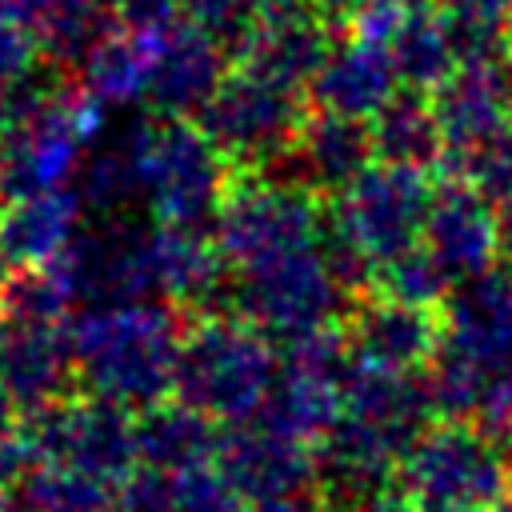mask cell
<instances>
[{"instance_id": "6da1fadb", "label": "cell", "mask_w": 512, "mask_h": 512, "mask_svg": "<svg viewBox=\"0 0 512 512\" xmlns=\"http://www.w3.org/2000/svg\"><path fill=\"white\" fill-rule=\"evenodd\" d=\"M184 312L164 300H100L80 304L68 320L76 388L144 412L172 396Z\"/></svg>"}, {"instance_id": "7a4b0ae2", "label": "cell", "mask_w": 512, "mask_h": 512, "mask_svg": "<svg viewBox=\"0 0 512 512\" xmlns=\"http://www.w3.org/2000/svg\"><path fill=\"white\" fill-rule=\"evenodd\" d=\"M280 376L276 344L236 312L196 316L184 328L172 396L216 420L252 424Z\"/></svg>"}, {"instance_id": "3957f363", "label": "cell", "mask_w": 512, "mask_h": 512, "mask_svg": "<svg viewBox=\"0 0 512 512\" xmlns=\"http://www.w3.org/2000/svg\"><path fill=\"white\" fill-rule=\"evenodd\" d=\"M136 184L156 224L212 228L216 208L232 188V160L212 144L200 120L152 116L124 132Z\"/></svg>"}, {"instance_id": "277c9868", "label": "cell", "mask_w": 512, "mask_h": 512, "mask_svg": "<svg viewBox=\"0 0 512 512\" xmlns=\"http://www.w3.org/2000/svg\"><path fill=\"white\" fill-rule=\"evenodd\" d=\"M104 132L108 108L60 72L24 128L0 144V204L72 188Z\"/></svg>"}, {"instance_id": "5b68a950", "label": "cell", "mask_w": 512, "mask_h": 512, "mask_svg": "<svg viewBox=\"0 0 512 512\" xmlns=\"http://www.w3.org/2000/svg\"><path fill=\"white\" fill-rule=\"evenodd\" d=\"M356 300L360 296H352L340 284V276L324 252V240H320V244L280 256L272 264L232 272L228 312L256 324L272 344L288 348L316 332L344 328Z\"/></svg>"}, {"instance_id": "8992f818", "label": "cell", "mask_w": 512, "mask_h": 512, "mask_svg": "<svg viewBox=\"0 0 512 512\" xmlns=\"http://www.w3.org/2000/svg\"><path fill=\"white\" fill-rule=\"evenodd\" d=\"M324 224L328 204L316 192L276 172H236L212 216V240L232 272H248L320 244Z\"/></svg>"}, {"instance_id": "52a82bcc", "label": "cell", "mask_w": 512, "mask_h": 512, "mask_svg": "<svg viewBox=\"0 0 512 512\" xmlns=\"http://www.w3.org/2000/svg\"><path fill=\"white\" fill-rule=\"evenodd\" d=\"M396 488L420 512H496L512 488V464L472 420H440L404 452Z\"/></svg>"}, {"instance_id": "ba28073f", "label": "cell", "mask_w": 512, "mask_h": 512, "mask_svg": "<svg viewBox=\"0 0 512 512\" xmlns=\"http://www.w3.org/2000/svg\"><path fill=\"white\" fill-rule=\"evenodd\" d=\"M436 184L428 168L372 160L344 192L328 204V232L372 264V276L384 260L408 252L424 236Z\"/></svg>"}, {"instance_id": "9c48e42d", "label": "cell", "mask_w": 512, "mask_h": 512, "mask_svg": "<svg viewBox=\"0 0 512 512\" xmlns=\"http://www.w3.org/2000/svg\"><path fill=\"white\" fill-rule=\"evenodd\" d=\"M304 116V92L236 64L196 120L236 172H264L284 160Z\"/></svg>"}, {"instance_id": "30bf717a", "label": "cell", "mask_w": 512, "mask_h": 512, "mask_svg": "<svg viewBox=\"0 0 512 512\" xmlns=\"http://www.w3.org/2000/svg\"><path fill=\"white\" fill-rule=\"evenodd\" d=\"M348 368H352V348L344 340V328H328L288 344L280 356V376L252 424L316 448L344 412Z\"/></svg>"}, {"instance_id": "8fae6325", "label": "cell", "mask_w": 512, "mask_h": 512, "mask_svg": "<svg viewBox=\"0 0 512 512\" xmlns=\"http://www.w3.org/2000/svg\"><path fill=\"white\" fill-rule=\"evenodd\" d=\"M20 428L36 452V460L80 468L104 484H120L140 468L136 456V412L76 392L60 404L20 416Z\"/></svg>"}, {"instance_id": "7c38bea8", "label": "cell", "mask_w": 512, "mask_h": 512, "mask_svg": "<svg viewBox=\"0 0 512 512\" xmlns=\"http://www.w3.org/2000/svg\"><path fill=\"white\" fill-rule=\"evenodd\" d=\"M132 288L144 300H164L180 312H228L232 268L220 256L212 228L148 224L132 232Z\"/></svg>"}, {"instance_id": "4fadbf2b", "label": "cell", "mask_w": 512, "mask_h": 512, "mask_svg": "<svg viewBox=\"0 0 512 512\" xmlns=\"http://www.w3.org/2000/svg\"><path fill=\"white\" fill-rule=\"evenodd\" d=\"M440 352L480 376L512 368V272L488 268L448 292L440 304Z\"/></svg>"}, {"instance_id": "5bb4252c", "label": "cell", "mask_w": 512, "mask_h": 512, "mask_svg": "<svg viewBox=\"0 0 512 512\" xmlns=\"http://www.w3.org/2000/svg\"><path fill=\"white\" fill-rule=\"evenodd\" d=\"M420 244L440 264L448 284H464L500 264V208L468 180L448 176L436 184Z\"/></svg>"}, {"instance_id": "9a60e30c", "label": "cell", "mask_w": 512, "mask_h": 512, "mask_svg": "<svg viewBox=\"0 0 512 512\" xmlns=\"http://www.w3.org/2000/svg\"><path fill=\"white\" fill-rule=\"evenodd\" d=\"M432 112L444 136V164L460 160L488 136L512 124V56L460 60V68L432 92Z\"/></svg>"}, {"instance_id": "2e32d148", "label": "cell", "mask_w": 512, "mask_h": 512, "mask_svg": "<svg viewBox=\"0 0 512 512\" xmlns=\"http://www.w3.org/2000/svg\"><path fill=\"white\" fill-rule=\"evenodd\" d=\"M352 356L368 368L420 376L440 348V308H416L368 292L344 320Z\"/></svg>"}, {"instance_id": "e0dca14e", "label": "cell", "mask_w": 512, "mask_h": 512, "mask_svg": "<svg viewBox=\"0 0 512 512\" xmlns=\"http://www.w3.org/2000/svg\"><path fill=\"white\" fill-rule=\"evenodd\" d=\"M212 456L244 500H284L316 488V452L260 424L220 428Z\"/></svg>"}, {"instance_id": "ac0fdd59", "label": "cell", "mask_w": 512, "mask_h": 512, "mask_svg": "<svg viewBox=\"0 0 512 512\" xmlns=\"http://www.w3.org/2000/svg\"><path fill=\"white\" fill-rule=\"evenodd\" d=\"M0 384L16 400L20 416L76 396V364L68 324L4 320L0 328Z\"/></svg>"}, {"instance_id": "d6986e66", "label": "cell", "mask_w": 512, "mask_h": 512, "mask_svg": "<svg viewBox=\"0 0 512 512\" xmlns=\"http://www.w3.org/2000/svg\"><path fill=\"white\" fill-rule=\"evenodd\" d=\"M376 160L372 152V132L368 120H352V116H336V112H308L292 148L284 152L280 164L264 168L276 172L308 192H316L320 200L344 192L368 164Z\"/></svg>"}, {"instance_id": "ffe728a7", "label": "cell", "mask_w": 512, "mask_h": 512, "mask_svg": "<svg viewBox=\"0 0 512 512\" xmlns=\"http://www.w3.org/2000/svg\"><path fill=\"white\" fill-rule=\"evenodd\" d=\"M228 48L208 36L204 28L180 20L176 28H168L160 36V52H156V72H152V88H148V104L156 116L168 120H196L208 100L216 96V88L224 84L228 68Z\"/></svg>"}, {"instance_id": "44dd1931", "label": "cell", "mask_w": 512, "mask_h": 512, "mask_svg": "<svg viewBox=\"0 0 512 512\" xmlns=\"http://www.w3.org/2000/svg\"><path fill=\"white\" fill-rule=\"evenodd\" d=\"M396 92H400V76L388 48L348 36L328 48L320 72L308 84V104L316 112L372 120Z\"/></svg>"}, {"instance_id": "7402d4cb", "label": "cell", "mask_w": 512, "mask_h": 512, "mask_svg": "<svg viewBox=\"0 0 512 512\" xmlns=\"http://www.w3.org/2000/svg\"><path fill=\"white\" fill-rule=\"evenodd\" d=\"M332 44L336 40H332L328 20H320L312 8H300V12L260 20L252 28V36L244 40V48L236 52V64L308 96V84L320 72Z\"/></svg>"}, {"instance_id": "603a6c76", "label": "cell", "mask_w": 512, "mask_h": 512, "mask_svg": "<svg viewBox=\"0 0 512 512\" xmlns=\"http://www.w3.org/2000/svg\"><path fill=\"white\" fill-rule=\"evenodd\" d=\"M88 228V208L76 188L0 204V240L16 268H44L60 260Z\"/></svg>"}, {"instance_id": "cb8c5ba5", "label": "cell", "mask_w": 512, "mask_h": 512, "mask_svg": "<svg viewBox=\"0 0 512 512\" xmlns=\"http://www.w3.org/2000/svg\"><path fill=\"white\" fill-rule=\"evenodd\" d=\"M160 36L164 32H136V28H124V24H112L88 48V56L76 64L80 88L92 100H100L108 112H120V108H132V104L148 100Z\"/></svg>"}, {"instance_id": "d4e9b609", "label": "cell", "mask_w": 512, "mask_h": 512, "mask_svg": "<svg viewBox=\"0 0 512 512\" xmlns=\"http://www.w3.org/2000/svg\"><path fill=\"white\" fill-rule=\"evenodd\" d=\"M220 440V424L208 420L204 412H196L192 404L168 396L144 412H136V456L140 468L152 472H180L196 460H208L216 452Z\"/></svg>"}, {"instance_id": "484cf974", "label": "cell", "mask_w": 512, "mask_h": 512, "mask_svg": "<svg viewBox=\"0 0 512 512\" xmlns=\"http://www.w3.org/2000/svg\"><path fill=\"white\" fill-rule=\"evenodd\" d=\"M368 132H372L376 160H388V164L432 168V164H444V156H448L432 100L424 92H412V88H400L368 120Z\"/></svg>"}, {"instance_id": "4316f807", "label": "cell", "mask_w": 512, "mask_h": 512, "mask_svg": "<svg viewBox=\"0 0 512 512\" xmlns=\"http://www.w3.org/2000/svg\"><path fill=\"white\" fill-rule=\"evenodd\" d=\"M112 24V0H40L28 20L44 60L56 68H76Z\"/></svg>"}, {"instance_id": "83f0119b", "label": "cell", "mask_w": 512, "mask_h": 512, "mask_svg": "<svg viewBox=\"0 0 512 512\" xmlns=\"http://www.w3.org/2000/svg\"><path fill=\"white\" fill-rule=\"evenodd\" d=\"M388 56L396 64V76L404 88L412 92H436L456 68H460V52L444 28V20L436 16V8L420 20H412L392 44Z\"/></svg>"}, {"instance_id": "f1b7e54d", "label": "cell", "mask_w": 512, "mask_h": 512, "mask_svg": "<svg viewBox=\"0 0 512 512\" xmlns=\"http://www.w3.org/2000/svg\"><path fill=\"white\" fill-rule=\"evenodd\" d=\"M112 484L68 468V464H52L40 460L16 488V504L20 512H108L112 508Z\"/></svg>"}, {"instance_id": "f546056e", "label": "cell", "mask_w": 512, "mask_h": 512, "mask_svg": "<svg viewBox=\"0 0 512 512\" xmlns=\"http://www.w3.org/2000/svg\"><path fill=\"white\" fill-rule=\"evenodd\" d=\"M436 16L444 20L460 60L508 56V20L512 0H436Z\"/></svg>"}, {"instance_id": "4dcf8cb0", "label": "cell", "mask_w": 512, "mask_h": 512, "mask_svg": "<svg viewBox=\"0 0 512 512\" xmlns=\"http://www.w3.org/2000/svg\"><path fill=\"white\" fill-rule=\"evenodd\" d=\"M372 292L388 296V300H400V304H416V308H440L452 292L448 276L440 272V264L428 256L424 244L384 260L372 276Z\"/></svg>"}, {"instance_id": "1f68e13d", "label": "cell", "mask_w": 512, "mask_h": 512, "mask_svg": "<svg viewBox=\"0 0 512 512\" xmlns=\"http://www.w3.org/2000/svg\"><path fill=\"white\" fill-rule=\"evenodd\" d=\"M168 484H172V512H240L244 508V496L224 476L216 456L172 472Z\"/></svg>"}, {"instance_id": "d6a6232c", "label": "cell", "mask_w": 512, "mask_h": 512, "mask_svg": "<svg viewBox=\"0 0 512 512\" xmlns=\"http://www.w3.org/2000/svg\"><path fill=\"white\" fill-rule=\"evenodd\" d=\"M452 164H456L452 176L468 180L496 208H508L512 204V124L500 128L496 136H488L484 144H476L472 152H464Z\"/></svg>"}, {"instance_id": "836d02e7", "label": "cell", "mask_w": 512, "mask_h": 512, "mask_svg": "<svg viewBox=\"0 0 512 512\" xmlns=\"http://www.w3.org/2000/svg\"><path fill=\"white\" fill-rule=\"evenodd\" d=\"M176 4H180V16L204 28L208 36H216L228 48V56H236L252 36V28L260 24L252 0H176Z\"/></svg>"}, {"instance_id": "e575fe53", "label": "cell", "mask_w": 512, "mask_h": 512, "mask_svg": "<svg viewBox=\"0 0 512 512\" xmlns=\"http://www.w3.org/2000/svg\"><path fill=\"white\" fill-rule=\"evenodd\" d=\"M432 8H436V0H364L356 8V16L348 20V36L388 48L412 20L428 16Z\"/></svg>"}, {"instance_id": "d590c367", "label": "cell", "mask_w": 512, "mask_h": 512, "mask_svg": "<svg viewBox=\"0 0 512 512\" xmlns=\"http://www.w3.org/2000/svg\"><path fill=\"white\" fill-rule=\"evenodd\" d=\"M40 64H44V52H40L36 32L24 20L0 16V88L28 80Z\"/></svg>"}, {"instance_id": "8d00e7d4", "label": "cell", "mask_w": 512, "mask_h": 512, "mask_svg": "<svg viewBox=\"0 0 512 512\" xmlns=\"http://www.w3.org/2000/svg\"><path fill=\"white\" fill-rule=\"evenodd\" d=\"M472 424H476V428L508 456V464H512V368L500 372V376H492V380L484 384V396H480V404H476Z\"/></svg>"}, {"instance_id": "74e56055", "label": "cell", "mask_w": 512, "mask_h": 512, "mask_svg": "<svg viewBox=\"0 0 512 512\" xmlns=\"http://www.w3.org/2000/svg\"><path fill=\"white\" fill-rule=\"evenodd\" d=\"M56 76H60V68L48 64V68H36L28 80H20V84H4V88H0V144H4L12 132L24 128V120L40 108V100H44V92L52 88Z\"/></svg>"}, {"instance_id": "f35d334b", "label": "cell", "mask_w": 512, "mask_h": 512, "mask_svg": "<svg viewBox=\"0 0 512 512\" xmlns=\"http://www.w3.org/2000/svg\"><path fill=\"white\" fill-rule=\"evenodd\" d=\"M108 512H172V484H168V476L152 472V468H136L132 476H124L116 484Z\"/></svg>"}, {"instance_id": "ab89813d", "label": "cell", "mask_w": 512, "mask_h": 512, "mask_svg": "<svg viewBox=\"0 0 512 512\" xmlns=\"http://www.w3.org/2000/svg\"><path fill=\"white\" fill-rule=\"evenodd\" d=\"M112 16L136 32H168L184 20L176 0H112Z\"/></svg>"}, {"instance_id": "60d3db41", "label": "cell", "mask_w": 512, "mask_h": 512, "mask_svg": "<svg viewBox=\"0 0 512 512\" xmlns=\"http://www.w3.org/2000/svg\"><path fill=\"white\" fill-rule=\"evenodd\" d=\"M36 464H40V460H36V452H32V444H28V436H24V428H16L12 436L0 440V488L16 492L20 480H24Z\"/></svg>"}, {"instance_id": "b9f144b4", "label": "cell", "mask_w": 512, "mask_h": 512, "mask_svg": "<svg viewBox=\"0 0 512 512\" xmlns=\"http://www.w3.org/2000/svg\"><path fill=\"white\" fill-rule=\"evenodd\" d=\"M240 512H324L316 492H304V496H284V500H244Z\"/></svg>"}, {"instance_id": "7bdbcfd3", "label": "cell", "mask_w": 512, "mask_h": 512, "mask_svg": "<svg viewBox=\"0 0 512 512\" xmlns=\"http://www.w3.org/2000/svg\"><path fill=\"white\" fill-rule=\"evenodd\" d=\"M356 512H420L400 488H384V492H376V496H368Z\"/></svg>"}, {"instance_id": "ee69618b", "label": "cell", "mask_w": 512, "mask_h": 512, "mask_svg": "<svg viewBox=\"0 0 512 512\" xmlns=\"http://www.w3.org/2000/svg\"><path fill=\"white\" fill-rule=\"evenodd\" d=\"M364 0H308V8L328 24H348Z\"/></svg>"}, {"instance_id": "f6af8a7d", "label": "cell", "mask_w": 512, "mask_h": 512, "mask_svg": "<svg viewBox=\"0 0 512 512\" xmlns=\"http://www.w3.org/2000/svg\"><path fill=\"white\" fill-rule=\"evenodd\" d=\"M16 428H20V408H16V400L8 396V388L0 384V440L12 436Z\"/></svg>"}, {"instance_id": "bcb514c9", "label": "cell", "mask_w": 512, "mask_h": 512, "mask_svg": "<svg viewBox=\"0 0 512 512\" xmlns=\"http://www.w3.org/2000/svg\"><path fill=\"white\" fill-rule=\"evenodd\" d=\"M256 4V16L268 20V16H284V12H300L308 8V0H252Z\"/></svg>"}, {"instance_id": "7dc6e473", "label": "cell", "mask_w": 512, "mask_h": 512, "mask_svg": "<svg viewBox=\"0 0 512 512\" xmlns=\"http://www.w3.org/2000/svg\"><path fill=\"white\" fill-rule=\"evenodd\" d=\"M500 268L512 272V204L500 208Z\"/></svg>"}, {"instance_id": "c3c4849f", "label": "cell", "mask_w": 512, "mask_h": 512, "mask_svg": "<svg viewBox=\"0 0 512 512\" xmlns=\"http://www.w3.org/2000/svg\"><path fill=\"white\" fill-rule=\"evenodd\" d=\"M36 4L40 0H0V16H12V20H32V12H36Z\"/></svg>"}, {"instance_id": "681fc988", "label": "cell", "mask_w": 512, "mask_h": 512, "mask_svg": "<svg viewBox=\"0 0 512 512\" xmlns=\"http://www.w3.org/2000/svg\"><path fill=\"white\" fill-rule=\"evenodd\" d=\"M12 272H16V264H12V256H8V248H4V240H0V292H4V284L12 280Z\"/></svg>"}, {"instance_id": "f907efd6", "label": "cell", "mask_w": 512, "mask_h": 512, "mask_svg": "<svg viewBox=\"0 0 512 512\" xmlns=\"http://www.w3.org/2000/svg\"><path fill=\"white\" fill-rule=\"evenodd\" d=\"M0 512H20V504H16V492L0 488Z\"/></svg>"}, {"instance_id": "816d5d0a", "label": "cell", "mask_w": 512, "mask_h": 512, "mask_svg": "<svg viewBox=\"0 0 512 512\" xmlns=\"http://www.w3.org/2000/svg\"><path fill=\"white\" fill-rule=\"evenodd\" d=\"M504 40H508V56H512V20H508V32H504Z\"/></svg>"}, {"instance_id": "f5cc1de1", "label": "cell", "mask_w": 512, "mask_h": 512, "mask_svg": "<svg viewBox=\"0 0 512 512\" xmlns=\"http://www.w3.org/2000/svg\"><path fill=\"white\" fill-rule=\"evenodd\" d=\"M0 328H4V312H0Z\"/></svg>"}]
</instances>
